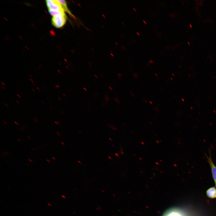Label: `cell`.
<instances>
[{
    "label": "cell",
    "mask_w": 216,
    "mask_h": 216,
    "mask_svg": "<svg viewBox=\"0 0 216 216\" xmlns=\"http://www.w3.org/2000/svg\"><path fill=\"white\" fill-rule=\"evenodd\" d=\"M67 19L66 14L53 16L51 18V23L53 26L56 28H61L65 25Z\"/></svg>",
    "instance_id": "6da1fadb"
},
{
    "label": "cell",
    "mask_w": 216,
    "mask_h": 216,
    "mask_svg": "<svg viewBox=\"0 0 216 216\" xmlns=\"http://www.w3.org/2000/svg\"><path fill=\"white\" fill-rule=\"evenodd\" d=\"M46 3L48 10L53 11L64 10L62 4L58 0H46Z\"/></svg>",
    "instance_id": "7a4b0ae2"
},
{
    "label": "cell",
    "mask_w": 216,
    "mask_h": 216,
    "mask_svg": "<svg viewBox=\"0 0 216 216\" xmlns=\"http://www.w3.org/2000/svg\"><path fill=\"white\" fill-rule=\"evenodd\" d=\"M209 151V157L206 156V157L207 159V161L210 165L212 176L216 188V166L213 162L210 151Z\"/></svg>",
    "instance_id": "3957f363"
},
{
    "label": "cell",
    "mask_w": 216,
    "mask_h": 216,
    "mask_svg": "<svg viewBox=\"0 0 216 216\" xmlns=\"http://www.w3.org/2000/svg\"><path fill=\"white\" fill-rule=\"evenodd\" d=\"M163 216H183L178 210L172 209L168 210L163 215Z\"/></svg>",
    "instance_id": "277c9868"
},
{
    "label": "cell",
    "mask_w": 216,
    "mask_h": 216,
    "mask_svg": "<svg viewBox=\"0 0 216 216\" xmlns=\"http://www.w3.org/2000/svg\"><path fill=\"white\" fill-rule=\"evenodd\" d=\"M207 196L212 199L216 198V188L212 187L208 189L206 192Z\"/></svg>",
    "instance_id": "5b68a950"
},
{
    "label": "cell",
    "mask_w": 216,
    "mask_h": 216,
    "mask_svg": "<svg viewBox=\"0 0 216 216\" xmlns=\"http://www.w3.org/2000/svg\"><path fill=\"white\" fill-rule=\"evenodd\" d=\"M58 0L62 4V7L65 12L68 13L69 15L72 16L74 18V15L72 14L71 11L68 8L66 2L63 0Z\"/></svg>",
    "instance_id": "8992f818"
},
{
    "label": "cell",
    "mask_w": 216,
    "mask_h": 216,
    "mask_svg": "<svg viewBox=\"0 0 216 216\" xmlns=\"http://www.w3.org/2000/svg\"><path fill=\"white\" fill-rule=\"evenodd\" d=\"M104 99L106 102L108 103L109 101V98L107 94H105L104 96Z\"/></svg>",
    "instance_id": "52a82bcc"
},
{
    "label": "cell",
    "mask_w": 216,
    "mask_h": 216,
    "mask_svg": "<svg viewBox=\"0 0 216 216\" xmlns=\"http://www.w3.org/2000/svg\"><path fill=\"white\" fill-rule=\"evenodd\" d=\"M113 99L115 101V102H116L117 104H118L119 105H120V102L118 99L115 98H113Z\"/></svg>",
    "instance_id": "ba28073f"
},
{
    "label": "cell",
    "mask_w": 216,
    "mask_h": 216,
    "mask_svg": "<svg viewBox=\"0 0 216 216\" xmlns=\"http://www.w3.org/2000/svg\"><path fill=\"white\" fill-rule=\"evenodd\" d=\"M133 76L135 78H137L138 77V74L136 73H134L132 74Z\"/></svg>",
    "instance_id": "9c48e42d"
},
{
    "label": "cell",
    "mask_w": 216,
    "mask_h": 216,
    "mask_svg": "<svg viewBox=\"0 0 216 216\" xmlns=\"http://www.w3.org/2000/svg\"><path fill=\"white\" fill-rule=\"evenodd\" d=\"M122 76V74L121 73H118L117 75V77L118 79H120V78Z\"/></svg>",
    "instance_id": "30bf717a"
},
{
    "label": "cell",
    "mask_w": 216,
    "mask_h": 216,
    "mask_svg": "<svg viewBox=\"0 0 216 216\" xmlns=\"http://www.w3.org/2000/svg\"><path fill=\"white\" fill-rule=\"evenodd\" d=\"M33 118H34V122H37L38 120H37V119L36 118V117H34Z\"/></svg>",
    "instance_id": "8fae6325"
},
{
    "label": "cell",
    "mask_w": 216,
    "mask_h": 216,
    "mask_svg": "<svg viewBox=\"0 0 216 216\" xmlns=\"http://www.w3.org/2000/svg\"><path fill=\"white\" fill-rule=\"evenodd\" d=\"M55 87L56 88H59L60 87V86L58 84H57L56 85H55Z\"/></svg>",
    "instance_id": "7c38bea8"
},
{
    "label": "cell",
    "mask_w": 216,
    "mask_h": 216,
    "mask_svg": "<svg viewBox=\"0 0 216 216\" xmlns=\"http://www.w3.org/2000/svg\"><path fill=\"white\" fill-rule=\"evenodd\" d=\"M149 63L151 64L154 63V61L152 59H150L149 61Z\"/></svg>",
    "instance_id": "4fadbf2b"
},
{
    "label": "cell",
    "mask_w": 216,
    "mask_h": 216,
    "mask_svg": "<svg viewBox=\"0 0 216 216\" xmlns=\"http://www.w3.org/2000/svg\"><path fill=\"white\" fill-rule=\"evenodd\" d=\"M1 84L3 86H6L5 84L3 82H1Z\"/></svg>",
    "instance_id": "5bb4252c"
},
{
    "label": "cell",
    "mask_w": 216,
    "mask_h": 216,
    "mask_svg": "<svg viewBox=\"0 0 216 216\" xmlns=\"http://www.w3.org/2000/svg\"><path fill=\"white\" fill-rule=\"evenodd\" d=\"M142 101L145 103H147L148 101L146 100H142Z\"/></svg>",
    "instance_id": "9a60e30c"
},
{
    "label": "cell",
    "mask_w": 216,
    "mask_h": 216,
    "mask_svg": "<svg viewBox=\"0 0 216 216\" xmlns=\"http://www.w3.org/2000/svg\"><path fill=\"white\" fill-rule=\"evenodd\" d=\"M2 88H3V89H4V90H6V88H5V87H4V86H2Z\"/></svg>",
    "instance_id": "2e32d148"
},
{
    "label": "cell",
    "mask_w": 216,
    "mask_h": 216,
    "mask_svg": "<svg viewBox=\"0 0 216 216\" xmlns=\"http://www.w3.org/2000/svg\"><path fill=\"white\" fill-rule=\"evenodd\" d=\"M143 22L145 24H147V22H146L145 20H143Z\"/></svg>",
    "instance_id": "e0dca14e"
},
{
    "label": "cell",
    "mask_w": 216,
    "mask_h": 216,
    "mask_svg": "<svg viewBox=\"0 0 216 216\" xmlns=\"http://www.w3.org/2000/svg\"><path fill=\"white\" fill-rule=\"evenodd\" d=\"M109 88H110V89L111 90H113V88H112V87H110H110H109Z\"/></svg>",
    "instance_id": "ac0fdd59"
},
{
    "label": "cell",
    "mask_w": 216,
    "mask_h": 216,
    "mask_svg": "<svg viewBox=\"0 0 216 216\" xmlns=\"http://www.w3.org/2000/svg\"><path fill=\"white\" fill-rule=\"evenodd\" d=\"M16 95H17L18 97H19V98H21V96L20 95H19V94H16Z\"/></svg>",
    "instance_id": "d6986e66"
},
{
    "label": "cell",
    "mask_w": 216,
    "mask_h": 216,
    "mask_svg": "<svg viewBox=\"0 0 216 216\" xmlns=\"http://www.w3.org/2000/svg\"><path fill=\"white\" fill-rule=\"evenodd\" d=\"M83 89H84L85 91H87V89H86V88H85V87H83Z\"/></svg>",
    "instance_id": "ffe728a7"
},
{
    "label": "cell",
    "mask_w": 216,
    "mask_h": 216,
    "mask_svg": "<svg viewBox=\"0 0 216 216\" xmlns=\"http://www.w3.org/2000/svg\"><path fill=\"white\" fill-rule=\"evenodd\" d=\"M130 93H131V95H132V96H133L134 97V95L133 94V93H132V92H131V91H130Z\"/></svg>",
    "instance_id": "44dd1931"
},
{
    "label": "cell",
    "mask_w": 216,
    "mask_h": 216,
    "mask_svg": "<svg viewBox=\"0 0 216 216\" xmlns=\"http://www.w3.org/2000/svg\"><path fill=\"white\" fill-rule=\"evenodd\" d=\"M2 122L4 123V124H6V125L7 124V123H6V122H5V121H2Z\"/></svg>",
    "instance_id": "7402d4cb"
},
{
    "label": "cell",
    "mask_w": 216,
    "mask_h": 216,
    "mask_svg": "<svg viewBox=\"0 0 216 216\" xmlns=\"http://www.w3.org/2000/svg\"><path fill=\"white\" fill-rule=\"evenodd\" d=\"M57 134L59 136H60V135L59 134V133L57 131Z\"/></svg>",
    "instance_id": "603a6c76"
},
{
    "label": "cell",
    "mask_w": 216,
    "mask_h": 216,
    "mask_svg": "<svg viewBox=\"0 0 216 216\" xmlns=\"http://www.w3.org/2000/svg\"><path fill=\"white\" fill-rule=\"evenodd\" d=\"M94 77H95V78H98V76H97V75H95V74H94Z\"/></svg>",
    "instance_id": "cb8c5ba5"
},
{
    "label": "cell",
    "mask_w": 216,
    "mask_h": 216,
    "mask_svg": "<svg viewBox=\"0 0 216 216\" xmlns=\"http://www.w3.org/2000/svg\"><path fill=\"white\" fill-rule=\"evenodd\" d=\"M36 88L39 91H40V89L38 87H36Z\"/></svg>",
    "instance_id": "d4e9b609"
},
{
    "label": "cell",
    "mask_w": 216,
    "mask_h": 216,
    "mask_svg": "<svg viewBox=\"0 0 216 216\" xmlns=\"http://www.w3.org/2000/svg\"><path fill=\"white\" fill-rule=\"evenodd\" d=\"M14 123L15 124H16L17 125H19V124H18V123H17V122H14Z\"/></svg>",
    "instance_id": "484cf974"
},
{
    "label": "cell",
    "mask_w": 216,
    "mask_h": 216,
    "mask_svg": "<svg viewBox=\"0 0 216 216\" xmlns=\"http://www.w3.org/2000/svg\"><path fill=\"white\" fill-rule=\"evenodd\" d=\"M4 104V105H5L7 107H8V105L7 104L5 103Z\"/></svg>",
    "instance_id": "4316f807"
},
{
    "label": "cell",
    "mask_w": 216,
    "mask_h": 216,
    "mask_svg": "<svg viewBox=\"0 0 216 216\" xmlns=\"http://www.w3.org/2000/svg\"><path fill=\"white\" fill-rule=\"evenodd\" d=\"M136 34H137L139 36H140V34H139V33H138V32H136Z\"/></svg>",
    "instance_id": "83f0119b"
},
{
    "label": "cell",
    "mask_w": 216,
    "mask_h": 216,
    "mask_svg": "<svg viewBox=\"0 0 216 216\" xmlns=\"http://www.w3.org/2000/svg\"><path fill=\"white\" fill-rule=\"evenodd\" d=\"M30 80L31 82H34L33 81L32 79H30Z\"/></svg>",
    "instance_id": "f1b7e54d"
},
{
    "label": "cell",
    "mask_w": 216,
    "mask_h": 216,
    "mask_svg": "<svg viewBox=\"0 0 216 216\" xmlns=\"http://www.w3.org/2000/svg\"><path fill=\"white\" fill-rule=\"evenodd\" d=\"M32 90L34 92H35V90H34V89L32 88Z\"/></svg>",
    "instance_id": "f546056e"
},
{
    "label": "cell",
    "mask_w": 216,
    "mask_h": 216,
    "mask_svg": "<svg viewBox=\"0 0 216 216\" xmlns=\"http://www.w3.org/2000/svg\"><path fill=\"white\" fill-rule=\"evenodd\" d=\"M29 75L32 78H33V76H32L31 75V74H29Z\"/></svg>",
    "instance_id": "4dcf8cb0"
},
{
    "label": "cell",
    "mask_w": 216,
    "mask_h": 216,
    "mask_svg": "<svg viewBox=\"0 0 216 216\" xmlns=\"http://www.w3.org/2000/svg\"><path fill=\"white\" fill-rule=\"evenodd\" d=\"M56 122H57L58 124H60V123L59 122H58V121H57Z\"/></svg>",
    "instance_id": "1f68e13d"
},
{
    "label": "cell",
    "mask_w": 216,
    "mask_h": 216,
    "mask_svg": "<svg viewBox=\"0 0 216 216\" xmlns=\"http://www.w3.org/2000/svg\"><path fill=\"white\" fill-rule=\"evenodd\" d=\"M62 196L64 198H65L66 197L65 196H64L63 195H62Z\"/></svg>",
    "instance_id": "d6a6232c"
},
{
    "label": "cell",
    "mask_w": 216,
    "mask_h": 216,
    "mask_svg": "<svg viewBox=\"0 0 216 216\" xmlns=\"http://www.w3.org/2000/svg\"><path fill=\"white\" fill-rule=\"evenodd\" d=\"M58 98L60 100H62L61 99V98H60V97H58Z\"/></svg>",
    "instance_id": "836d02e7"
},
{
    "label": "cell",
    "mask_w": 216,
    "mask_h": 216,
    "mask_svg": "<svg viewBox=\"0 0 216 216\" xmlns=\"http://www.w3.org/2000/svg\"><path fill=\"white\" fill-rule=\"evenodd\" d=\"M62 94L64 97H66V95L65 94L63 93Z\"/></svg>",
    "instance_id": "e575fe53"
},
{
    "label": "cell",
    "mask_w": 216,
    "mask_h": 216,
    "mask_svg": "<svg viewBox=\"0 0 216 216\" xmlns=\"http://www.w3.org/2000/svg\"><path fill=\"white\" fill-rule=\"evenodd\" d=\"M149 102H150V103L151 104H153V103H152V101H149Z\"/></svg>",
    "instance_id": "d590c367"
},
{
    "label": "cell",
    "mask_w": 216,
    "mask_h": 216,
    "mask_svg": "<svg viewBox=\"0 0 216 216\" xmlns=\"http://www.w3.org/2000/svg\"><path fill=\"white\" fill-rule=\"evenodd\" d=\"M133 10H134V11H135V12H136V9H135V8H133Z\"/></svg>",
    "instance_id": "8d00e7d4"
},
{
    "label": "cell",
    "mask_w": 216,
    "mask_h": 216,
    "mask_svg": "<svg viewBox=\"0 0 216 216\" xmlns=\"http://www.w3.org/2000/svg\"><path fill=\"white\" fill-rule=\"evenodd\" d=\"M32 84L34 86H35V84L34 82H32Z\"/></svg>",
    "instance_id": "74e56055"
},
{
    "label": "cell",
    "mask_w": 216,
    "mask_h": 216,
    "mask_svg": "<svg viewBox=\"0 0 216 216\" xmlns=\"http://www.w3.org/2000/svg\"><path fill=\"white\" fill-rule=\"evenodd\" d=\"M16 101L19 104H20V103L17 100H16Z\"/></svg>",
    "instance_id": "f35d334b"
},
{
    "label": "cell",
    "mask_w": 216,
    "mask_h": 216,
    "mask_svg": "<svg viewBox=\"0 0 216 216\" xmlns=\"http://www.w3.org/2000/svg\"><path fill=\"white\" fill-rule=\"evenodd\" d=\"M50 108L51 110H52V107L50 106Z\"/></svg>",
    "instance_id": "ab89813d"
},
{
    "label": "cell",
    "mask_w": 216,
    "mask_h": 216,
    "mask_svg": "<svg viewBox=\"0 0 216 216\" xmlns=\"http://www.w3.org/2000/svg\"><path fill=\"white\" fill-rule=\"evenodd\" d=\"M48 205L50 206H52L51 204H49V203H48Z\"/></svg>",
    "instance_id": "60d3db41"
},
{
    "label": "cell",
    "mask_w": 216,
    "mask_h": 216,
    "mask_svg": "<svg viewBox=\"0 0 216 216\" xmlns=\"http://www.w3.org/2000/svg\"><path fill=\"white\" fill-rule=\"evenodd\" d=\"M54 122H55V123H56V124H57V122H56L54 121Z\"/></svg>",
    "instance_id": "b9f144b4"
},
{
    "label": "cell",
    "mask_w": 216,
    "mask_h": 216,
    "mask_svg": "<svg viewBox=\"0 0 216 216\" xmlns=\"http://www.w3.org/2000/svg\"><path fill=\"white\" fill-rule=\"evenodd\" d=\"M46 160H47L48 162H50V161L49 160L46 159Z\"/></svg>",
    "instance_id": "7bdbcfd3"
},
{
    "label": "cell",
    "mask_w": 216,
    "mask_h": 216,
    "mask_svg": "<svg viewBox=\"0 0 216 216\" xmlns=\"http://www.w3.org/2000/svg\"><path fill=\"white\" fill-rule=\"evenodd\" d=\"M52 158L54 160H56V158H54V157H52Z\"/></svg>",
    "instance_id": "ee69618b"
},
{
    "label": "cell",
    "mask_w": 216,
    "mask_h": 216,
    "mask_svg": "<svg viewBox=\"0 0 216 216\" xmlns=\"http://www.w3.org/2000/svg\"><path fill=\"white\" fill-rule=\"evenodd\" d=\"M41 102L43 103L44 104V102L43 101L41 100Z\"/></svg>",
    "instance_id": "f6af8a7d"
},
{
    "label": "cell",
    "mask_w": 216,
    "mask_h": 216,
    "mask_svg": "<svg viewBox=\"0 0 216 216\" xmlns=\"http://www.w3.org/2000/svg\"><path fill=\"white\" fill-rule=\"evenodd\" d=\"M155 74V75L157 77L158 76V75H157V74Z\"/></svg>",
    "instance_id": "bcb514c9"
},
{
    "label": "cell",
    "mask_w": 216,
    "mask_h": 216,
    "mask_svg": "<svg viewBox=\"0 0 216 216\" xmlns=\"http://www.w3.org/2000/svg\"><path fill=\"white\" fill-rule=\"evenodd\" d=\"M61 112L62 114H63V113H64V112H63V111H61Z\"/></svg>",
    "instance_id": "7dc6e473"
},
{
    "label": "cell",
    "mask_w": 216,
    "mask_h": 216,
    "mask_svg": "<svg viewBox=\"0 0 216 216\" xmlns=\"http://www.w3.org/2000/svg\"><path fill=\"white\" fill-rule=\"evenodd\" d=\"M58 72H59V73H60V74L61 73V72L59 70H58Z\"/></svg>",
    "instance_id": "c3c4849f"
},
{
    "label": "cell",
    "mask_w": 216,
    "mask_h": 216,
    "mask_svg": "<svg viewBox=\"0 0 216 216\" xmlns=\"http://www.w3.org/2000/svg\"><path fill=\"white\" fill-rule=\"evenodd\" d=\"M28 160H30V161L31 162H32V161L31 160H30V159H29Z\"/></svg>",
    "instance_id": "681fc988"
},
{
    "label": "cell",
    "mask_w": 216,
    "mask_h": 216,
    "mask_svg": "<svg viewBox=\"0 0 216 216\" xmlns=\"http://www.w3.org/2000/svg\"><path fill=\"white\" fill-rule=\"evenodd\" d=\"M61 143H62L63 145H64V143L63 142H62Z\"/></svg>",
    "instance_id": "f907efd6"
},
{
    "label": "cell",
    "mask_w": 216,
    "mask_h": 216,
    "mask_svg": "<svg viewBox=\"0 0 216 216\" xmlns=\"http://www.w3.org/2000/svg\"><path fill=\"white\" fill-rule=\"evenodd\" d=\"M17 140L20 141H21L20 140H19V139H17Z\"/></svg>",
    "instance_id": "816d5d0a"
},
{
    "label": "cell",
    "mask_w": 216,
    "mask_h": 216,
    "mask_svg": "<svg viewBox=\"0 0 216 216\" xmlns=\"http://www.w3.org/2000/svg\"><path fill=\"white\" fill-rule=\"evenodd\" d=\"M27 137L28 138H29V139H30V138L28 136Z\"/></svg>",
    "instance_id": "f5cc1de1"
},
{
    "label": "cell",
    "mask_w": 216,
    "mask_h": 216,
    "mask_svg": "<svg viewBox=\"0 0 216 216\" xmlns=\"http://www.w3.org/2000/svg\"><path fill=\"white\" fill-rule=\"evenodd\" d=\"M170 79H171V80H172V81L173 80H172V79L171 78Z\"/></svg>",
    "instance_id": "db71d44e"
}]
</instances>
